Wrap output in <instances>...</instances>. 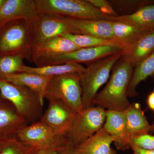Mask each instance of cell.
I'll return each instance as SVG.
<instances>
[{
    "instance_id": "6da1fadb",
    "label": "cell",
    "mask_w": 154,
    "mask_h": 154,
    "mask_svg": "<svg viewBox=\"0 0 154 154\" xmlns=\"http://www.w3.org/2000/svg\"><path fill=\"white\" fill-rule=\"evenodd\" d=\"M133 70L130 63L122 57L113 67L112 74L105 88L96 94L94 105L106 110L120 112L127 109L131 103L128 98L127 90Z\"/></svg>"
},
{
    "instance_id": "7a4b0ae2",
    "label": "cell",
    "mask_w": 154,
    "mask_h": 154,
    "mask_svg": "<svg viewBox=\"0 0 154 154\" xmlns=\"http://www.w3.org/2000/svg\"><path fill=\"white\" fill-rule=\"evenodd\" d=\"M32 50L31 21L17 19L7 22L0 28V57L22 55L30 61Z\"/></svg>"
},
{
    "instance_id": "3957f363",
    "label": "cell",
    "mask_w": 154,
    "mask_h": 154,
    "mask_svg": "<svg viewBox=\"0 0 154 154\" xmlns=\"http://www.w3.org/2000/svg\"><path fill=\"white\" fill-rule=\"evenodd\" d=\"M0 95L12 103L28 125L39 121L43 115L44 103L30 88L0 79Z\"/></svg>"
},
{
    "instance_id": "277c9868",
    "label": "cell",
    "mask_w": 154,
    "mask_h": 154,
    "mask_svg": "<svg viewBox=\"0 0 154 154\" xmlns=\"http://www.w3.org/2000/svg\"><path fill=\"white\" fill-rule=\"evenodd\" d=\"M122 57V52L89 63L79 74L82 91L83 108L94 106V101L99 88L110 78V72Z\"/></svg>"
},
{
    "instance_id": "5b68a950",
    "label": "cell",
    "mask_w": 154,
    "mask_h": 154,
    "mask_svg": "<svg viewBox=\"0 0 154 154\" xmlns=\"http://www.w3.org/2000/svg\"><path fill=\"white\" fill-rule=\"evenodd\" d=\"M37 13L65 18L113 21V17L96 8L88 0H35Z\"/></svg>"
},
{
    "instance_id": "8992f818",
    "label": "cell",
    "mask_w": 154,
    "mask_h": 154,
    "mask_svg": "<svg viewBox=\"0 0 154 154\" xmlns=\"http://www.w3.org/2000/svg\"><path fill=\"white\" fill-rule=\"evenodd\" d=\"M45 99L60 101L75 113L84 109L79 74L69 73L51 77L48 83Z\"/></svg>"
},
{
    "instance_id": "52a82bcc",
    "label": "cell",
    "mask_w": 154,
    "mask_h": 154,
    "mask_svg": "<svg viewBox=\"0 0 154 154\" xmlns=\"http://www.w3.org/2000/svg\"><path fill=\"white\" fill-rule=\"evenodd\" d=\"M106 112L104 108L94 106L75 113L66 135L69 141L76 146L102 129Z\"/></svg>"
},
{
    "instance_id": "ba28073f",
    "label": "cell",
    "mask_w": 154,
    "mask_h": 154,
    "mask_svg": "<svg viewBox=\"0 0 154 154\" xmlns=\"http://www.w3.org/2000/svg\"><path fill=\"white\" fill-rule=\"evenodd\" d=\"M15 137L25 145L35 150L60 148L70 142L66 136L59 135L40 120L23 127Z\"/></svg>"
},
{
    "instance_id": "9c48e42d",
    "label": "cell",
    "mask_w": 154,
    "mask_h": 154,
    "mask_svg": "<svg viewBox=\"0 0 154 154\" xmlns=\"http://www.w3.org/2000/svg\"><path fill=\"white\" fill-rule=\"evenodd\" d=\"M33 49L48 39L67 33L77 34L65 17L45 13H38L32 21Z\"/></svg>"
},
{
    "instance_id": "30bf717a",
    "label": "cell",
    "mask_w": 154,
    "mask_h": 154,
    "mask_svg": "<svg viewBox=\"0 0 154 154\" xmlns=\"http://www.w3.org/2000/svg\"><path fill=\"white\" fill-rule=\"evenodd\" d=\"M123 48L116 46L81 48L34 63L36 67L63 64L70 63H90L114 54L122 52Z\"/></svg>"
},
{
    "instance_id": "8fae6325",
    "label": "cell",
    "mask_w": 154,
    "mask_h": 154,
    "mask_svg": "<svg viewBox=\"0 0 154 154\" xmlns=\"http://www.w3.org/2000/svg\"><path fill=\"white\" fill-rule=\"evenodd\" d=\"M75 113L61 101H50L40 120L57 134L66 136Z\"/></svg>"
},
{
    "instance_id": "7c38bea8",
    "label": "cell",
    "mask_w": 154,
    "mask_h": 154,
    "mask_svg": "<svg viewBox=\"0 0 154 154\" xmlns=\"http://www.w3.org/2000/svg\"><path fill=\"white\" fill-rule=\"evenodd\" d=\"M37 13L35 0H5L0 7V28L7 22L17 19L32 22Z\"/></svg>"
},
{
    "instance_id": "4fadbf2b",
    "label": "cell",
    "mask_w": 154,
    "mask_h": 154,
    "mask_svg": "<svg viewBox=\"0 0 154 154\" xmlns=\"http://www.w3.org/2000/svg\"><path fill=\"white\" fill-rule=\"evenodd\" d=\"M28 125L12 103L0 95V141L15 137L19 130Z\"/></svg>"
},
{
    "instance_id": "5bb4252c",
    "label": "cell",
    "mask_w": 154,
    "mask_h": 154,
    "mask_svg": "<svg viewBox=\"0 0 154 154\" xmlns=\"http://www.w3.org/2000/svg\"><path fill=\"white\" fill-rule=\"evenodd\" d=\"M103 128L115 137L114 143L117 149L124 151L130 148V135L123 112L106 110V119Z\"/></svg>"
},
{
    "instance_id": "9a60e30c",
    "label": "cell",
    "mask_w": 154,
    "mask_h": 154,
    "mask_svg": "<svg viewBox=\"0 0 154 154\" xmlns=\"http://www.w3.org/2000/svg\"><path fill=\"white\" fill-rule=\"evenodd\" d=\"M80 48L63 36L48 39L32 50L30 61L35 63L66 53L74 51Z\"/></svg>"
},
{
    "instance_id": "2e32d148",
    "label": "cell",
    "mask_w": 154,
    "mask_h": 154,
    "mask_svg": "<svg viewBox=\"0 0 154 154\" xmlns=\"http://www.w3.org/2000/svg\"><path fill=\"white\" fill-rule=\"evenodd\" d=\"M154 52V29L146 30L132 45L122 52L134 68Z\"/></svg>"
},
{
    "instance_id": "e0dca14e",
    "label": "cell",
    "mask_w": 154,
    "mask_h": 154,
    "mask_svg": "<svg viewBox=\"0 0 154 154\" xmlns=\"http://www.w3.org/2000/svg\"><path fill=\"white\" fill-rule=\"evenodd\" d=\"M115 137L103 128L79 145L76 146L77 154H117L111 147Z\"/></svg>"
},
{
    "instance_id": "ac0fdd59",
    "label": "cell",
    "mask_w": 154,
    "mask_h": 154,
    "mask_svg": "<svg viewBox=\"0 0 154 154\" xmlns=\"http://www.w3.org/2000/svg\"><path fill=\"white\" fill-rule=\"evenodd\" d=\"M66 18L70 25L76 31L77 34L96 36L116 41L109 21Z\"/></svg>"
},
{
    "instance_id": "d6986e66",
    "label": "cell",
    "mask_w": 154,
    "mask_h": 154,
    "mask_svg": "<svg viewBox=\"0 0 154 154\" xmlns=\"http://www.w3.org/2000/svg\"><path fill=\"white\" fill-rule=\"evenodd\" d=\"M51 77L29 73L19 72L8 75L1 79L12 84L30 88L38 94L42 101L44 103L45 90Z\"/></svg>"
},
{
    "instance_id": "ffe728a7",
    "label": "cell",
    "mask_w": 154,
    "mask_h": 154,
    "mask_svg": "<svg viewBox=\"0 0 154 154\" xmlns=\"http://www.w3.org/2000/svg\"><path fill=\"white\" fill-rule=\"evenodd\" d=\"M122 112L130 137L149 132L150 125L139 103H131L129 107Z\"/></svg>"
},
{
    "instance_id": "44dd1931",
    "label": "cell",
    "mask_w": 154,
    "mask_h": 154,
    "mask_svg": "<svg viewBox=\"0 0 154 154\" xmlns=\"http://www.w3.org/2000/svg\"><path fill=\"white\" fill-rule=\"evenodd\" d=\"M82 64L70 63L40 67H30L24 65L19 72H26L46 77H54L69 73L80 74L85 69Z\"/></svg>"
},
{
    "instance_id": "7402d4cb",
    "label": "cell",
    "mask_w": 154,
    "mask_h": 154,
    "mask_svg": "<svg viewBox=\"0 0 154 154\" xmlns=\"http://www.w3.org/2000/svg\"><path fill=\"white\" fill-rule=\"evenodd\" d=\"M113 21L134 25L144 30L154 29V4L144 6L130 15L113 17Z\"/></svg>"
},
{
    "instance_id": "603a6c76",
    "label": "cell",
    "mask_w": 154,
    "mask_h": 154,
    "mask_svg": "<svg viewBox=\"0 0 154 154\" xmlns=\"http://www.w3.org/2000/svg\"><path fill=\"white\" fill-rule=\"evenodd\" d=\"M154 75V52L134 68L132 77L128 87V97L138 95L137 88L140 83Z\"/></svg>"
},
{
    "instance_id": "cb8c5ba5",
    "label": "cell",
    "mask_w": 154,
    "mask_h": 154,
    "mask_svg": "<svg viewBox=\"0 0 154 154\" xmlns=\"http://www.w3.org/2000/svg\"><path fill=\"white\" fill-rule=\"evenodd\" d=\"M110 24L116 40L123 46L124 50L132 45L147 30L121 22L111 21Z\"/></svg>"
},
{
    "instance_id": "d4e9b609",
    "label": "cell",
    "mask_w": 154,
    "mask_h": 154,
    "mask_svg": "<svg viewBox=\"0 0 154 154\" xmlns=\"http://www.w3.org/2000/svg\"><path fill=\"white\" fill-rule=\"evenodd\" d=\"M63 36L72 42L75 45L80 48H88L104 46H116L122 48L120 43L115 40L100 38L96 36L67 33L64 34Z\"/></svg>"
},
{
    "instance_id": "484cf974",
    "label": "cell",
    "mask_w": 154,
    "mask_h": 154,
    "mask_svg": "<svg viewBox=\"0 0 154 154\" xmlns=\"http://www.w3.org/2000/svg\"><path fill=\"white\" fill-rule=\"evenodd\" d=\"M22 55H11L0 57V79L8 75L19 73L24 66V60Z\"/></svg>"
},
{
    "instance_id": "4316f807",
    "label": "cell",
    "mask_w": 154,
    "mask_h": 154,
    "mask_svg": "<svg viewBox=\"0 0 154 154\" xmlns=\"http://www.w3.org/2000/svg\"><path fill=\"white\" fill-rule=\"evenodd\" d=\"M113 8L121 13V15H130L144 6L154 4L152 0H112L109 1Z\"/></svg>"
},
{
    "instance_id": "83f0119b",
    "label": "cell",
    "mask_w": 154,
    "mask_h": 154,
    "mask_svg": "<svg viewBox=\"0 0 154 154\" xmlns=\"http://www.w3.org/2000/svg\"><path fill=\"white\" fill-rule=\"evenodd\" d=\"M35 151L15 137L0 141V154H33Z\"/></svg>"
},
{
    "instance_id": "f1b7e54d",
    "label": "cell",
    "mask_w": 154,
    "mask_h": 154,
    "mask_svg": "<svg viewBox=\"0 0 154 154\" xmlns=\"http://www.w3.org/2000/svg\"><path fill=\"white\" fill-rule=\"evenodd\" d=\"M130 147L154 150V136L149 133L143 134L130 137Z\"/></svg>"
},
{
    "instance_id": "f546056e",
    "label": "cell",
    "mask_w": 154,
    "mask_h": 154,
    "mask_svg": "<svg viewBox=\"0 0 154 154\" xmlns=\"http://www.w3.org/2000/svg\"><path fill=\"white\" fill-rule=\"evenodd\" d=\"M91 5L105 14L112 17H116L119 14L115 11L109 1L106 0H88Z\"/></svg>"
},
{
    "instance_id": "4dcf8cb0",
    "label": "cell",
    "mask_w": 154,
    "mask_h": 154,
    "mask_svg": "<svg viewBox=\"0 0 154 154\" xmlns=\"http://www.w3.org/2000/svg\"><path fill=\"white\" fill-rule=\"evenodd\" d=\"M65 146V147H66ZM55 149H43L36 150L33 154H59L64 148Z\"/></svg>"
},
{
    "instance_id": "1f68e13d",
    "label": "cell",
    "mask_w": 154,
    "mask_h": 154,
    "mask_svg": "<svg viewBox=\"0 0 154 154\" xmlns=\"http://www.w3.org/2000/svg\"><path fill=\"white\" fill-rule=\"evenodd\" d=\"M59 154H77L75 146L69 142L65 147L63 149Z\"/></svg>"
},
{
    "instance_id": "d6a6232c",
    "label": "cell",
    "mask_w": 154,
    "mask_h": 154,
    "mask_svg": "<svg viewBox=\"0 0 154 154\" xmlns=\"http://www.w3.org/2000/svg\"><path fill=\"white\" fill-rule=\"evenodd\" d=\"M133 154H154V150L143 149L135 147H131Z\"/></svg>"
},
{
    "instance_id": "836d02e7",
    "label": "cell",
    "mask_w": 154,
    "mask_h": 154,
    "mask_svg": "<svg viewBox=\"0 0 154 154\" xmlns=\"http://www.w3.org/2000/svg\"><path fill=\"white\" fill-rule=\"evenodd\" d=\"M147 104L149 108L151 110L154 111V90L148 96Z\"/></svg>"
},
{
    "instance_id": "e575fe53",
    "label": "cell",
    "mask_w": 154,
    "mask_h": 154,
    "mask_svg": "<svg viewBox=\"0 0 154 154\" xmlns=\"http://www.w3.org/2000/svg\"><path fill=\"white\" fill-rule=\"evenodd\" d=\"M149 132L154 133V122L150 125V129Z\"/></svg>"
},
{
    "instance_id": "d590c367",
    "label": "cell",
    "mask_w": 154,
    "mask_h": 154,
    "mask_svg": "<svg viewBox=\"0 0 154 154\" xmlns=\"http://www.w3.org/2000/svg\"><path fill=\"white\" fill-rule=\"evenodd\" d=\"M5 0H0V7L3 5V3L5 2Z\"/></svg>"
},
{
    "instance_id": "8d00e7d4",
    "label": "cell",
    "mask_w": 154,
    "mask_h": 154,
    "mask_svg": "<svg viewBox=\"0 0 154 154\" xmlns=\"http://www.w3.org/2000/svg\"><path fill=\"white\" fill-rule=\"evenodd\" d=\"M152 77L153 79V81L154 82V75H153L152 76Z\"/></svg>"
}]
</instances>
